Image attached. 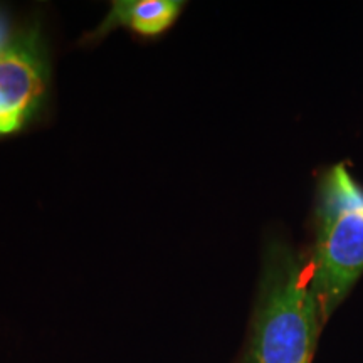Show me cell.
<instances>
[{
    "mask_svg": "<svg viewBox=\"0 0 363 363\" xmlns=\"http://www.w3.org/2000/svg\"><path fill=\"white\" fill-rule=\"evenodd\" d=\"M323 325L310 259L283 239L269 240L246 345L235 363H313Z\"/></svg>",
    "mask_w": 363,
    "mask_h": 363,
    "instance_id": "6da1fadb",
    "label": "cell"
},
{
    "mask_svg": "<svg viewBox=\"0 0 363 363\" xmlns=\"http://www.w3.org/2000/svg\"><path fill=\"white\" fill-rule=\"evenodd\" d=\"M311 288L323 323L363 274V187L343 163L318 185Z\"/></svg>",
    "mask_w": 363,
    "mask_h": 363,
    "instance_id": "7a4b0ae2",
    "label": "cell"
},
{
    "mask_svg": "<svg viewBox=\"0 0 363 363\" xmlns=\"http://www.w3.org/2000/svg\"><path fill=\"white\" fill-rule=\"evenodd\" d=\"M49 54L43 30L29 26L0 52V138L33 123L49 94Z\"/></svg>",
    "mask_w": 363,
    "mask_h": 363,
    "instance_id": "3957f363",
    "label": "cell"
},
{
    "mask_svg": "<svg viewBox=\"0 0 363 363\" xmlns=\"http://www.w3.org/2000/svg\"><path fill=\"white\" fill-rule=\"evenodd\" d=\"M182 0H116L96 29L84 35V43H99L115 29H128L153 39L170 29L184 11Z\"/></svg>",
    "mask_w": 363,
    "mask_h": 363,
    "instance_id": "277c9868",
    "label": "cell"
},
{
    "mask_svg": "<svg viewBox=\"0 0 363 363\" xmlns=\"http://www.w3.org/2000/svg\"><path fill=\"white\" fill-rule=\"evenodd\" d=\"M12 38L13 35H11V30H9V24H7L6 17L0 16V52H2L4 49L11 44Z\"/></svg>",
    "mask_w": 363,
    "mask_h": 363,
    "instance_id": "5b68a950",
    "label": "cell"
}]
</instances>
